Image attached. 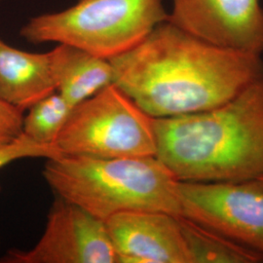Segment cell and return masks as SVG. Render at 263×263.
<instances>
[{
	"instance_id": "1",
	"label": "cell",
	"mask_w": 263,
	"mask_h": 263,
	"mask_svg": "<svg viewBox=\"0 0 263 263\" xmlns=\"http://www.w3.org/2000/svg\"><path fill=\"white\" fill-rule=\"evenodd\" d=\"M109 61L114 84L152 118L205 111L263 77L260 55L216 46L168 20Z\"/></svg>"
},
{
	"instance_id": "2",
	"label": "cell",
	"mask_w": 263,
	"mask_h": 263,
	"mask_svg": "<svg viewBox=\"0 0 263 263\" xmlns=\"http://www.w3.org/2000/svg\"><path fill=\"white\" fill-rule=\"evenodd\" d=\"M155 156L179 181L245 182L263 176V77L201 112L153 118Z\"/></svg>"
},
{
	"instance_id": "3",
	"label": "cell",
	"mask_w": 263,
	"mask_h": 263,
	"mask_svg": "<svg viewBox=\"0 0 263 263\" xmlns=\"http://www.w3.org/2000/svg\"><path fill=\"white\" fill-rule=\"evenodd\" d=\"M43 177L57 196L106 221L130 211L180 216L179 180L155 155L95 158L62 155L48 159Z\"/></svg>"
},
{
	"instance_id": "4",
	"label": "cell",
	"mask_w": 263,
	"mask_h": 263,
	"mask_svg": "<svg viewBox=\"0 0 263 263\" xmlns=\"http://www.w3.org/2000/svg\"><path fill=\"white\" fill-rule=\"evenodd\" d=\"M168 18L163 0H78L64 11L31 18L20 34L33 44H66L110 60Z\"/></svg>"
},
{
	"instance_id": "5",
	"label": "cell",
	"mask_w": 263,
	"mask_h": 263,
	"mask_svg": "<svg viewBox=\"0 0 263 263\" xmlns=\"http://www.w3.org/2000/svg\"><path fill=\"white\" fill-rule=\"evenodd\" d=\"M56 146L63 155L71 156H153V118L116 85H110L72 107Z\"/></svg>"
},
{
	"instance_id": "6",
	"label": "cell",
	"mask_w": 263,
	"mask_h": 263,
	"mask_svg": "<svg viewBox=\"0 0 263 263\" xmlns=\"http://www.w3.org/2000/svg\"><path fill=\"white\" fill-rule=\"evenodd\" d=\"M181 215L263 254V189L255 181H179Z\"/></svg>"
},
{
	"instance_id": "7",
	"label": "cell",
	"mask_w": 263,
	"mask_h": 263,
	"mask_svg": "<svg viewBox=\"0 0 263 263\" xmlns=\"http://www.w3.org/2000/svg\"><path fill=\"white\" fill-rule=\"evenodd\" d=\"M0 262L117 263V256L104 221L57 196L36 245L8 251Z\"/></svg>"
},
{
	"instance_id": "8",
	"label": "cell",
	"mask_w": 263,
	"mask_h": 263,
	"mask_svg": "<svg viewBox=\"0 0 263 263\" xmlns=\"http://www.w3.org/2000/svg\"><path fill=\"white\" fill-rule=\"evenodd\" d=\"M168 21L216 46L262 56L260 0H173Z\"/></svg>"
},
{
	"instance_id": "9",
	"label": "cell",
	"mask_w": 263,
	"mask_h": 263,
	"mask_svg": "<svg viewBox=\"0 0 263 263\" xmlns=\"http://www.w3.org/2000/svg\"><path fill=\"white\" fill-rule=\"evenodd\" d=\"M117 263H191L179 216L130 211L105 221Z\"/></svg>"
},
{
	"instance_id": "10",
	"label": "cell",
	"mask_w": 263,
	"mask_h": 263,
	"mask_svg": "<svg viewBox=\"0 0 263 263\" xmlns=\"http://www.w3.org/2000/svg\"><path fill=\"white\" fill-rule=\"evenodd\" d=\"M54 92L50 53L26 52L0 38V100L24 112Z\"/></svg>"
},
{
	"instance_id": "11",
	"label": "cell",
	"mask_w": 263,
	"mask_h": 263,
	"mask_svg": "<svg viewBox=\"0 0 263 263\" xmlns=\"http://www.w3.org/2000/svg\"><path fill=\"white\" fill-rule=\"evenodd\" d=\"M49 53L56 92L71 107L114 84L112 65L107 59L66 44H58Z\"/></svg>"
},
{
	"instance_id": "12",
	"label": "cell",
	"mask_w": 263,
	"mask_h": 263,
	"mask_svg": "<svg viewBox=\"0 0 263 263\" xmlns=\"http://www.w3.org/2000/svg\"><path fill=\"white\" fill-rule=\"evenodd\" d=\"M191 263L263 262V254L179 216Z\"/></svg>"
},
{
	"instance_id": "13",
	"label": "cell",
	"mask_w": 263,
	"mask_h": 263,
	"mask_svg": "<svg viewBox=\"0 0 263 263\" xmlns=\"http://www.w3.org/2000/svg\"><path fill=\"white\" fill-rule=\"evenodd\" d=\"M71 109L66 100L54 92L28 108V115L24 117L23 133L39 144L56 145Z\"/></svg>"
},
{
	"instance_id": "14",
	"label": "cell",
	"mask_w": 263,
	"mask_h": 263,
	"mask_svg": "<svg viewBox=\"0 0 263 263\" xmlns=\"http://www.w3.org/2000/svg\"><path fill=\"white\" fill-rule=\"evenodd\" d=\"M62 155L56 145L39 144L23 133L16 141L0 148V168L17 160L26 158H46L48 160Z\"/></svg>"
},
{
	"instance_id": "15",
	"label": "cell",
	"mask_w": 263,
	"mask_h": 263,
	"mask_svg": "<svg viewBox=\"0 0 263 263\" xmlns=\"http://www.w3.org/2000/svg\"><path fill=\"white\" fill-rule=\"evenodd\" d=\"M23 123V111L0 100V148L21 137Z\"/></svg>"
},
{
	"instance_id": "16",
	"label": "cell",
	"mask_w": 263,
	"mask_h": 263,
	"mask_svg": "<svg viewBox=\"0 0 263 263\" xmlns=\"http://www.w3.org/2000/svg\"><path fill=\"white\" fill-rule=\"evenodd\" d=\"M255 181H256V182L260 185V187L263 189V176L262 177H260V178H258V179H256Z\"/></svg>"
}]
</instances>
